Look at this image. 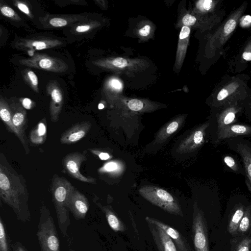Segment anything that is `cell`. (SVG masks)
Returning a JSON list of instances; mask_svg holds the SVG:
<instances>
[{"mask_svg": "<svg viewBox=\"0 0 251 251\" xmlns=\"http://www.w3.org/2000/svg\"><path fill=\"white\" fill-rule=\"evenodd\" d=\"M0 197L13 209L19 221H30L25 187L19 176L2 163L0 165Z\"/></svg>", "mask_w": 251, "mask_h": 251, "instance_id": "1", "label": "cell"}, {"mask_svg": "<svg viewBox=\"0 0 251 251\" xmlns=\"http://www.w3.org/2000/svg\"><path fill=\"white\" fill-rule=\"evenodd\" d=\"M74 187L64 177L56 174L53 177L51 192L58 226L62 235L65 237L71 225L69 210L67 208L68 197Z\"/></svg>", "mask_w": 251, "mask_h": 251, "instance_id": "2", "label": "cell"}, {"mask_svg": "<svg viewBox=\"0 0 251 251\" xmlns=\"http://www.w3.org/2000/svg\"><path fill=\"white\" fill-rule=\"evenodd\" d=\"M40 211L36 235L41 251H60L57 229L49 209L43 204Z\"/></svg>", "mask_w": 251, "mask_h": 251, "instance_id": "3", "label": "cell"}, {"mask_svg": "<svg viewBox=\"0 0 251 251\" xmlns=\"http://www.w3.org/2000/svg\"><path fill=\"white\" fill-rule=\"evenodd\" d=\"M139 192L146 200L165 211L183 216L178 202L167 191L156 186H146L140 188Z\"/></svg>", "mask_w": 251, "mask_h": 251, "instance_id": "4", "label": "cell"}, {"mask_svg": "<svg viewBox=\"0 0 251 251\" xmlns=\"http://www.w3.org/2000/svg\"><path fill=\"white\" fill-rule=\"evenodd\" d=\"M19 62L25 66L55 73H63L68 69L62 60L43 53H36L30 58H23Z\"/></svg>", "mask_w": 251, "mask_h": 251, "instance_id": "5", "label": "cell"}, {"mask_svg": "<svg viewBox=\"0 0 251 251\" xmlns=\"http://www.w3.org/2000/svg\"><path fill=\"white\" fill-rule=\"evenodd\" d=\"M192 233L196 251H209L207 225L202 211L197 204L194 208Z\"/></svg>", "mask_w": 251, "mask_h": 251, "instance_id": "6", "label": "cell"}, {"mask_svg": "<svg viewBox=\"0 0 251 251\" xmlns=\"http://www.w3.org/2000/svg\"><path fill=\"white\" fill-rule=\"evenodd\" d=\"M85 154L80 152H73L68 154L63 159V164L68 174L80 181L89 183H95V178L86 177L80 173V165L86 160Z\"/></svg>", "mask_w": 251, "mask_h": 251, "instance_id": "7", "label": "cell"}, {"mask_svg": "<svg viewBox=\"0 0 251 251\" xmlns=\"http://www.w3.org/2000/svg\"><path fill=\"white\" fill-rule=\"evenodd\" d=\"M67 208L75 219H83L89 208L88 199L74 187L68 197Z\"/></svg>", "mask_w": 251, "mask_h": 251, "instance_id": "8", "label": "cell"}, {"mask_svg": "<svg viewBox=\"0 0 251 251\" xmlns=\"http://www.w3.org/2000/svg\"><path fill=\"white\" fill-rule=\"evenodd\" d=\"M62 43L57 39L39 37L31 39H20L16 43V47L25 50H42L59 46Z\"/></svg>", "mask_w": 251, "mask_h": 251, "instance_id": "9", "label": "cell"}, {"mask_svg": "<svg viewBox=\"0 0 251 251\" xmlns=\"http://www.w3.org/2000/svg\"><path fill=\"white\" fill-rule=\"evenodd\" d=\"M209 126V123L207 122L196 128L181 142L177 151L182 153L190 152L200 148L204 142L205 130Z\"/></svg>", "mask_w": 251, "mask_h": 251, "instance_id": "10", "label": "cell"}, {"mask_svg": "<svg viewBox=\"0 0 251 251\" xmlns=\"http://www.w3.org/2000/svg\"><path fill=\"white\" fill-rule=\"evenodd\" d=\"M145 220L163 229L174 242L177 251H192L187 239L175 228L153 218L147 216Z\"/></svg>", "mask_w": 251, "mask_h": 251, "instance_id": "11", "label": "cell"}, {"mask_svg": "<svg viewBox=\"0 0 251 251\" xmlns=\"http://www.w3.org/2000/svg\"><path fill=\"white\" fill-rule=\"evenodd\" d=\"M47 92L50 97V119L53 122H56L63 104L62 91L56 81H51L47 86Z\"/></svg>", "mask_w": 251, "mask_h": 251, "instance_id": "12", "label": "cell"}, {"mask_svg": "<svg viewBox=\"0 0 251 251\" xmlns=\"http://www.w3.org/2000/svg\"><path fill=\"white\" fill-rule=\"evenodd\" d=\"M147 223L159 251H177L174 242L163 229L154 224Z\"/></svg>", "mask_w": 251, "mask_h": 251, "instance_id": "13", "label": "cell"}, {"mask_svg": "<svg viewBox=\"0 0 251 251\" xmlns=\"http://www.w3.org/2000/svg\"><path fill=\"white\" fill-rule=\"evenodd\" d=\"M89 121L82 122L73 125L61 135L60 140L63 144H72L85 137L91 128Z\"/></svg>", "mask_w": 251, "mask_h": 251, "instance_id": "14", "label": "cell"}, {"mask_svg": "<svg viewBox=\"0 0 251 251\" xmlns=\"http://www.w3.org/2000/svg\"><path fill=\"white\" fill-rule=\"evenodd\" d=\"M10 109L12 113V123L16 130V135L23 145H25V130L27 122L26 113L25 110L18 105L12 106Z\"/></svg>", "mask_w": 251, "mask_h": 251, "instance_id": "15", "label": "cell"}, {"mask_svg": "<svg viewBox=\"0 0 251 251\" xmlns=\"http://www.w3.org/2000/svg\"><path fill=\"white\" fill-rule=\"evenodd\" d=\"M251 135V126L246 125L233 124L217 131L218 143L225 139L239 136Z\"/></svg>", "mask_w": 251, "mask_h": 251, "instance_id": "16", "label": "cell"}, {"mask_svg": "<svg viewBox=\"0 0 251 251\" xmlns=\"http://www.w3.org/2000/svg\"><path fill=\"white\" fill-rule=\"evenodd\" d=\"M233 148L242 158L245 170L246 183L251 193V146L247 142H240Z\"/></svg>", "mask_w": 251, "mask_h": 251, "instance_id": "17", "label": "cell"}, {"mask_svg": "<svg viewBox=\"0 0 251 251\" xmlns=\"http://www.w3.org/2000/svg\"><path fill=\"white\" fill-rule=\"evenodd\" d=\"M133 63L124 58L117 57L112 59H105L97 60L94 64L100 67L110 70H123L129 67H131Z\"/></svg>", "mask_w": 251, "mask_h": 251, "instance_id": "18", "label": "cell"}, {"mask_svg": "<svg viewBox=\"0 0 251 251\" xmlns=\"http://www.w3.org/2000/svg\"><path fill=\"white\" fill-rule=\"evenodd\" d=\"M104 213L107 223L111 228L116 232H123L126 230L125 224L109 206H100Z\"/></svg>", "mask_w": 251, "mask_h": 251, "instance_id": "19", "label": "cell"}, {"mask_svg": "<svg viewBox=\"0 0 251 251\" xmlns=\"http://www.w3.org/2000/svg\"><path fill=\"white\" fill-rule=\"evenodd\" d=\"M183 121L182 117L173 120L158 132L156 137V142L161 143L165 141L171 135L176 132Z\"/></svg>", "mask_w": 251, "mask_h": 251, "instance_id": "20", "label": "cell"}, {"mask_svg": "<svg viewBox=\"0 0 251 251\" xmlns=\"http://www.w3.org/2000/svg\"><path fill=\"white\" fill-rule=\"evenodd\" d=\"M190 29L186 26H183L181 29L179 35L177 48L176 63L181 64L185 54L188 42Z\"/></svg>", "mask_w": 251, "mask_h": 251, "instance_id": "21", "label": "cell"}, {"mask_svg": "<svg viewBox=\"0 0 251 251\" xmlns=\"http://www.w3.org/2000/svg\"><path fill=\"white\" fill-rule=\"evenodd\" d=\"M30 140L34 144H43L47 137V126L45 119H42L30 133Z\"/></svg>", "mask_w": 251, "mask_h": 251, "instance_id": "22", "label": "cell"}, {"mask_svg": "<svg viewBox=\"0 0 251 251\" xmlns=\"http://www.w3.org/2000/svg\"><path fill=\"white\" fill-rule=\"evenodd\" d=\"M245 208L241 204L237 205L233 210L230 216L228 225V230L232 235L237 233L240 223L244 216Z\"/></svg>", "mask_w": 251, "mask_h": 251, "instance_id": "23", "label": "cell"}, {"mask_svg": "<svg viewBox=\"0 0 251 251\" xmlns=\"http://www.w3.org/2000/svg\"><path fill=\"white\" fill-rule=\"evenodd\" d=\"M0 116L1 120L5 125L7 130L9 132L14 133L16 135V130L12 123L10 107L7 103L2 98L0 100Z\"/></svg>", "mask_w": 251, "mask_h": 251, "instance_id": "24", "label": "cell"}, {"mask_svg": "<svg viewBox=\"0 0 251 251\" xmlns=\"http://www.w3.org/2000/svg\"><path fill=\"white\" fill-rule=\"evenodd\" d=\"M236 111L234 109H229L219 116L217 120V130L234 124L236 121Z\"/></svg>", "mask_w": 251, "mask_h": 251, "instance_id": "25", "label": "cell"}, {"mask_svg": "<svg viewBox=\"0 0 251 251\" xmlns=\"http://www.w3.org/2000/svg\"><path fill=\"white\" fill-rule=\"evenodd\" d=\"M23 78L25 81L35 92H38V80L36 75L32 71L25 69L23 71Z\"/></svg>", "mask_w": 251, "mask_h": 251, "instance_id": "26", "label": "cell"}, {"mask_svg": "<svg viewBox=\"0 0 251 251\" xmlns=\"http://www.w3.org/2000/svg\"><path fill=\"white\" fill-rule=\"evenodd\" d=\"M251 225V204L245 208L244 216L240 223L237 231L244 233L250 227Z\"/></svg>", "mask_w": 251, "mask_h": 251, "instance_id": "27", "label": "cell"}, {"mask_svg": "<svg viewBox=\"0 0 251 251\" xmlns=\"http://www.w3.org/2000/svg\"><path fill=\"white\" fill-rule=\"evenodd\" d=\"M0 251H10L8 236L1 217L0 218Z\"/></svg>", "mask_w": 251, "mask_h": 251, "instance_id": "28", "label": "cell"}, {"mask_svg": "<svg viewBox=\"0 0 251 251\" xmlns=\"http://www.w3.org/2000/svg\"><path fill=\"white\" fill-rule=\"evenodd\" d=\"M107 88L112 92L118 93L123 88V85L120 79L117 78L109 79L106 84Z\"/></svg>", "mask_w": 251, "mask_h": 251, "instance_id": "29", "label": "cell"}, {"mask_svg": "<svg viewBox=\"0 0 251 251\" xmlns=\"http://www.w3.org/2000/svg\"><path fill=\"white\" fill-rule=\"evenodd\" d=\"M0 11L3 15L13 19H20L14 10L7 6H2L0 7Z\"/></svg>", "mask_w": 251, "mask_h": 251, "instance_id": "30", "label": "cell"}, {"mask_svg": "<svg viewBox=\"0 0 251 251\" xmlns=\"http://www.w3.org/2000/svg\"><path fill=\"white\" fill-rule=\"evenodd\" d=\"M127 106L130 110L134 111H138L143 108L144 103L139 100L132 99L128 102Z\"/></svg>", "mask_w": 251, "mask_h": 251, "instance_id": "31", "label": "cell"}, {"mask_svg": "<svg viewBox=\"0 0 251 251\" xmlns=\"http://www.w3.org/2000/svg\"><path fill=\"white\" fill-rule=\"evenodd\" d=\"M224 161L226 166L234 172L238 171V165L234 159L231 156L228 155L225 156L224 158Z\"/></svg>", "mask_w": 251, "mask_h": 251, "instance_id": "32", "label": "cell"}, {"mask_svg": "<svg viewBox=\"0 0 251 251\" xmlns=\"http://www.w3.org/2000/svg\"><path fill=\"white\" fill-rule=\"evenodd\" d=\"M50 24L53 27H63L68 24L67 21L61 18H53L50 19Z\"/></svg>", "mask_w": 251, "mask_h": 251, "instance_id": "33", "label": "cell"}, {"mask_svg": "<svg viewBox=\"0 0 251 251\" xmlns=\"http://www.w3.org/2000/svg\"><path fill=\"white\" fill-rule=\"evenodd\" d=\"M251 245V239L247 238L242 240L236 251H249Z\"/></svg>", "mask_w": 251, "mask_h": 251, "instance_id": "34", "label": "cell"}, {"mask_svg": "<svg viewBox=\"0 0 251 251\" xmlns=\"http://www.w3.org/2000/svg\"><path fill=\"white\" fill-rule=\"evenodd\" d=\"M117 165L115 162H108L105 164L99 171L101 172H111L115 171L117 168Z\"/></svg>", "mask_w": 251, "mask_h": 251, "instance_id": "35", "label": "cell"}, {"mask_svg": "<svg viewBox=\"0 0 251 251\" xmlns=\"http://www.w3.org/2000/svg\"><path fill=\"white\" fill-rule=\"evenodd\" d=\"M195 17L190 15L186 14L182 18V23L184 26H189L194 25L196 22Z\"/></svg>", "mask_w": 251, "mask_h": 251, "instance_id": "36", "label": "cell"}, {"mask_svg": "<svg viewBox=\"0 0 251 251\" xmlns=\"http://www.w3.org/2000/svg\"><path fill=\"white\" fill-rule=\"evenodd\" d=\"M236 26V22L233 19L229 20L226 24L224 26V32L226 34L231 33L235 29Z\"/></svg>", "mask_w": 251, "mask_h": 251, "instance_id": "37", "label": "cell"}, {"mask_svg": "<svg viewBox=\"0 0 251 251\" xmlns=\"http://www.w3.org/2000/svg\"><path fill=\"white\" fill-rule=\"evenodd\" d=\"M212 1L211 0H205L199 1L197 6L201 10H209L212 6Z\"/></svg>", "mask_w": 251, "mask_h": 251, "instance_id": "38", "label": "cell"}, {"mask_svg": "<svg viewBox=\"0 0 251 251\" xmlns=\"http://www.w3.org/2000/svg\"><path fill=\"white\" fill-rule=\"evenodd\" d=\"M90 151L93 153L98 155L101 160H107L110 158L109 154L106 152L100 151L95 149H91Z\"/></svg>", "mask_w": 251, "mask_h": 251, "instance_id": "39", "label": "cell"}, {"mask_svg": "<svg viewBox=\"0 0 251 251\" xmlns=\"http://www.w3.org/2000/svg\"><path fill=\"white\" fill-rule=\"evenodd\" d=\"M22 104L24 108L29 110L33 107L34 104L31 99L28 98H25L22 100Z\"/></svg>", "mask_w": 251, "mask_h": 251, "instance_id": "40", "label": "cell"}, {"mask_svg": "<svg viewBox=\"0 0 251 251\" xmlns=\"http://www.w3.org/2000/svg\"><path fill=\"white\" fill-rule=\"evenodd\" d=\"M151 29V26L150 25H145L139 30V34L141 36H147L150 33Z\"/></svg>", "mask_w": 251, "mask_h": 251, "instance_id": "41", "label": "cell"}, {"mask_svg": "<svg viewBox=\"0 0 251 251\" xmlns=\"http://www.w3.org/2000/svg\"><path fill=\"white\" fill-rule=\"evenodd\" d=\"M17 6L19 10L25 14L30 16V13L28 6L25 3L18 2L17 3Z\"/></svg>", "mask_w": 251, "mask_h": 251, "instance_id": "42", "label": "cell"}, {"mask_svg": "<svg viewBox=\"0 0 251 251\" xmlns=\"http://www.w3.org/2000/svg\"><path fill=\"white\" fill-rule=\"evenodd\" d=\"M92 26L89 25H80L77 26L75 28V31L77 32H85L90 30Z\"/></svg>", "mask_w": 251, "mask_h": 251, "instance_id": "43", "label": "cell"}, {"mask_svg": "<svg viewBox=\"0 0 251 251\" xmlns=\"http://www.w3.org/2000/svg\"><path fill=\"white\" fill-rule=\"evenodd\" d=\"M12 251H28L21 243L17 242L12 245Z\"/></svg>", "mask_w": 251, "mask_h": 251, "instance_id": "44", "label": "cell"}, {"mask_svg": "<svg viewBox=\"0 0 251 251\" xmlns=\"http://www.w3.org/2000/svg\"><path fill=\"white\" fill-rule=\"evenodd\" d=\"M228 95V93L227 91L225 89H223L221 90V91L218 93L217 96V100L219 101L222 100L226 98Z\"/></svg>", "mask_w": 251, "mask_h": 251, "instance_id": "45", "label": "cell"}, {"mask_svg": "<svg viewBox=\"0 0 251 251\" xmlns=\"http://www.w3.org/2000/svg\"><path fill=\"white\" fill-rule=\"evenodd\" d=\"M243 59L247 61L251 60V52H244L242 55Z\"/></svg>", "mask_w": 251, "mask_h": 251, "instance_id": "46", "label": "cell"}, {"mask_svg": "<svg viewBox=\"0 0 251 251\" xmlns=\"http://www.w3.org/2000/svg\"><path fill=\"white\" fill-rule=\"evenodd\" d=\"M244 21H246V23L247 24V22L248 24L251 23V16L250 15L246 16L244 18Z\"/></svg>", "mask_w": 251, "mask_h": 251, "instance_id": "47", "label": "cell"}, {"mask_svg": "<svg viewBox=\"0 0 251 251\" xmlns=\"http://www.w3.org/2000/svg\"><path fill=\"white\" fill-rule=\"evenodd\" d=\"M104 105L103 103H100L99 104V105H98V109H102L103 108H104Z\"/></svg>", "mask_w": 251, "mask_h": 251, "instance_id": "48", "label": "cell"}]
</instances>
